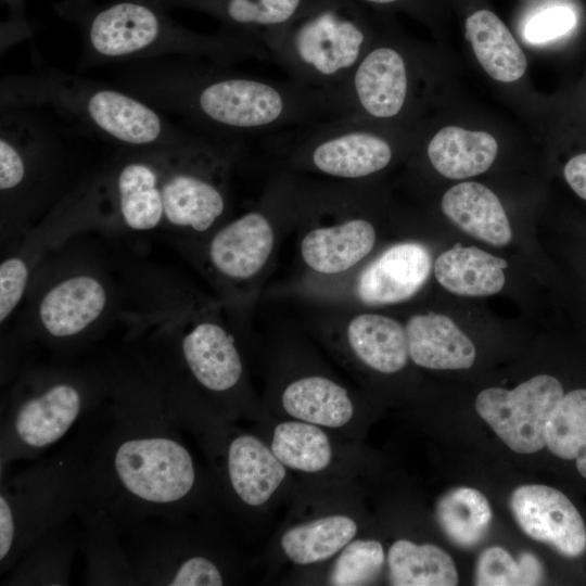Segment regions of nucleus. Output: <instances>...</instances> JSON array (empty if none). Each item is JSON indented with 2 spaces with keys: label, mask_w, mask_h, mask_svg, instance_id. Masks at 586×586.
Listing matches in <instances>:
<instances>
[{
  "label": "nucleus",
  "mask_w": 586,
  "mask_h": 586,
  "mask_svg": "<svg viewBox=\"0 0 586 586\" xmlns=\"http://www.w3.org/2000/svg\"><path fill=\"white\" fill-rule=\"evenodd\" d=\"M101 405L99 434H79L88 472L84 509L110 517L120 534L151 517L188 512L198 469L161 383L112 382Z\"/></svg>",
  "instance_id": "f257e3e1"
},
{
  "label": "nucleus",
  "mask_w": 586,
  "mask_h": 586,
  "mask_svg": "<svg viewBox=\"0 0 586 586\" xmlns=\"http://www.w3.org/2000/svg\"><path fill=\"white\" fill-rule=\"evenodd\" d=\"M110 82L217 141L307 127L342 115L333 92L188 56L115 64Z\"/></svg>",
  "instance_id": "f03ea898"
},
{
  "label": "nucleus",
  "mask_w": 586,
  "mask_h": 586,
  "mask_svg": "<svg viewBox=\"0 0 586 586\" xmlns=\"http://www.w3.org/2000/svg\"><path fill=\"white\" fill-rule=\"evenodd\" d=\"M53 7L55 14L78 28L80 68L163 56L195 58L222 65L271 59L269 50L257 41L187 29L154 0H62Z\"/></svg>",
  "instance_id": "7ed1b4c3"
},
{
  "label": "nucleus",
  "mask_w": 586,
  "mask_h": 586,
  "mask_svg": "<svg viewBox=\"0 0 586 586\" xmlns=\"http://www.w3.org/2000/svg\"><path fill=\"white\" fill-rule=\"evenodd\" d=\"M0 106L44 107L72 122L82 135L97 137L120 150L171 148L198 136L109 81L56 68L4 76L0 84Z\"/></svg>",
  "instance_id": "20e7f679"
},
{
  "label": "nucleus",
  "mask_w": 586,
  "mask_h": 586,
  "mask_svg": "<svg viewBox=\"0 0 586 586\" xmlns=\"http://www.w3.org/2000/svg\"><path fill=\"white\" fill-rule=\"evenodd\" d=\"M88 495L86 449L80 437L34 462L0 485V574L55 525L76 517Z\"/></svg>",
  "instance_id": "39448f33"
},
{
  "label": "nucleus",
  "mask_w": 586,
  "mask_h": 586,
  "mask_svg": "<svg viewBox=\"0 0 586 586\" xmlns=\"http://www.w3.org/2000/svg\"><path fill=\"white\" fill-rule=\"evenodd\" d=\"M110 383L67 373L28 377L1 410L0 476L17 460L35 459L99 406Z\"/></svg>",
  "instance_id": "423d86ee"
},
{
  "label": "nucleus",
  "mask_w": 586,
  "mask_h": 586,
  "mask_svg": "<svg viewBox=\"0 0 586 586\" xmlns=\"http://www.w3.org/2000/svg\"><path fill=\"white\" fill-rule=\"evenodd\" d=\"M370 46L365 29L355 20L324 9L286 27L270 55L293 81L340 98Z\"/></svg>",
  "instance_id": "0eeeda50"
},
{
  "label": "nucleus",
  "mask_w": 586,
  "mask_h": 586,
  "mask_svg": "<svg viewBox=\"0 0 586 586\" xmlns=\"http://www.w3.org/2000/svg\"><path fill=\"white\" fill-rule=\"evenodd\" d=\"M292 156L322 175L359 180L386 168L394 148L371 122L336 116L307 126Z\"/></svg>",
  "instance_id": "6e6552de"
},
{
  "label": "nucleus",
  "mask_w": 586,
  "mask_h": 586,
  "mask_svg": "<svg viewBox=\"0 0 586 586\" xmlns=\"http://www.w3.org/2000/svg\"><path fill=\"white\" fill-rule=\"evenodd\" d=\"M562 397L560 382L551 375L539 374L512 390L482 391L475 408L510 449L533 454L546 445L547 424Z\"/></svg>",
  "instance_id": "1a4fd4ad"
},
{
  "label": "nucleus",
  "mask_w": 586,
  "mask_h": 586,
  "mask_svg": "<svg viewBox=\"0 0 586 586\" xmlns=\"http://www.w3.org/2000/svg\"><path fill=\"white\" fill-rule=\"evenodd\" d=\"M409 85L403 53L392 46H370L340 91L342 115L371 123L395 118L407 105Z\"/></svg>",
  "instance_id": "9d476101"
},
{
  "label": "nucleus",
  "mask_w": 586,
  "mask_h": 586,
  "mask_svg": "<svg viewBox=\"0 0 586 586\" xmlns=\"http://www.w3.org/2000/svg\"><path fill=\"white\" fill-rule=\"evenodd\" d=\"M512 514L522 531L565 557H578L586 549V526L569 498L556 488L522 485L510 497Z\"/></svg>",
  "instance_id": "9b49d317"
},
{
  "label": "nucleus",
  "mask_w": 586,
  "mask_h": 586,
  "mask_svg": "<svg viewBox=\"0 0 586 586\" xmlns=\"http://www.w3.org/2000/svg\"><path fill=\"white\" fill-rule=\"evenodd\" d=\"M431 268V255L423 244H394L360 272L356 295L369 306L402 303L419 292L426 282Z\"/></svg>",
  "instance_id": "f8f14e48"
},
{
  "label": "nucleus",
  "mask_w": 586,
  "mask_h": 586,
  "mask_svg": "<svg viewBox=\"0 0 586 586\" xmlns=\"http://www.w3.org/2000/svg\"><path fill=\"white\" fill-rule=\"evenodd\" d=\"M275 244L273 227L263 211H251L222 227L208 246L211 263L227 278L245 280L267 263Z\"/></svg>",
  "instance_id": "ddd939ff"
},
{
  "label": "nucleus",
  "mask_w": 586,
  "mask_h": 586,
  "mask_svg": "<svg viewBox=\"0 0 586 586\" xmlns=\"http://www.w3.org/2000/svg\"><path fill=\"white\" fill-rule=\"evenodd\" d=\"M74 518V517H73ZM73 518L33 540L3 574L2 586H65L81 545Z\"/></svg>",
  "instance_id": "4468645a"
},
{
  "label": "nucleus",
  "mask_w": 586,
  "mask_h": 586,
  "mask_svg": "<svg viewBox=\"0 0 586 586\" xmlns=\"http://www.w3.org/2000/svg\"><path fill=\"white\" fill-rule=\"evenodd\" d=\"M166 10L196 8L217 15L229 29L265 46L269 52L300 11L302 0H154Z\"/></svg>",
  "instance_id": "2eb2a0df"
},
{
  "label": "nucleus",
  "mask_w": 586,
  "mask_h": 586,
  "mask_svg": "<svg viewBox=\"0 0 586 586\" xmlns=\"http://www.w3.org/2000/svg\"><path fill=\"white\" fill-rule=\"evenodd\" d=\"M180 351L189 372L205 390L225 393L240 382V354L232 336L219 324L198 323L182 337Z\"/></svg>",
  "instance_id": "dca6fc26"
},
{
  "label": "nucleus",
  "mask_w": 586,
  "mask_h": 586,
  "mask_svg": "<svg viewBox=\"0 0 586 586\" xmlns=\"http://www.w3.org/2000/svg\"><path fill=\"white\" fill-rule=\"evenodd\" d=\"M285 466L260 440L239 434L227 442L225 469L229 486L244 505L265 504L285 476Z\"/></svg>",
  "instance_id": "f3484780"
},
{
  "label": "nucleus",
  "mask_w": 586,
  "mask_h": 586,
  "mask_svg": "<svg viewBox=\"0 0 586 586\" xmlns=\"http://www.w3.org/2000/svg\"><path fill=\"white\" fill-rule=\"evenodd\" d=\"M105 305L106 291L97 278L72 276L52 286L42 297L40 323L53 337L75 336L102 314Z\"/></svg>",
  "instance_id": "a211bd4d"
},
{
  "label": "nucleus",
  "mask_w": 586,
  "mask_h": 586,
  "mask_svg": "<svg viewBox=\"0 0 586 586\" xmlns=\"http://www.w3.org/2000/svg\"><path fill=\"white\" fill-rule=\"evenodd\" d=\"M405 329L409 357L420 367L434 370L468 369L475 360L473 343L445 315H413Z\"/></svg>",
  "instance_id": "6ab92c4d"
},
{
  "label": "nucleus",
  "mask_w": 586,
  "mask_h": 586,
  "mask_svg": "<svg viewBox=\"0 0 586 586\" xmlns=\"http://www.w3.org/2000/svg\"><path fill=\"white\" fill-rule=\"evenodd\" d=\"M377 233L364 218H351L308 231L301 242L304 263L314 271L335 275L348 270L373 249Z\"/></svg>",
  "instance_id": "aec40b11"
},
{
  "label": "nucleus",
  "mask_w": 586,
  "mask_h": 586,
  "mask_svg": "<svg viewBox=\"0 0 586 586\" xmlns=\"http://www.w3.org/2000/svg\"><path fill=\"white\" fill-rule=\"evenodd\" d=\"M76 517L81 526L80 551L86 560L84 584L136 586L120 531L114 521L103 512L90 509H82Z\"/></svg>",
  "instance_id": "412c9836"
},
{
  "label": "nucleus",
  "mask_w": 586,
  "mask_h": 586,
  "mask_svg": "<svg viewBox=\"0 0 586 586\" xmlns=\"http://www.w3.org/2000/svg\"><path fill=\"white\" fill-rule=\"evenodd\" d=\"M443 213L462 231L494 246H505L512 229L498 196L486 186L467 181L449 188L441 201Z\"/></svg>",
  "instance_id": "4be33fe9"
},
{
  "label": "nucleus",
  "mask_w": 586,
  "mask_h": 586,
  "mask_svg": "<svg viewBox=\"0 0 586 586\" xmlns=\"http://www.w3.org/2000/svg\"><path fill=\"white\" fill-rule=\"evenodd\" d=\"M508 263L476 246L456 243L434 262L437 282L447 291L461 296H488L505 285L504 269Z\"/></svg>",
  "instance_id": "5701e85b"
},
{
  "label": "nucleus",
  "mask_w": 586,
  "mask_h": 586,
  "mask_svg": "<svg viewBox=\"0 0 586 586\" xmlns=\"http://www.w3.org/2000/svg\"><path fill=\"white\" fill-rule=\"evenodd\" d=\"M497 152V141L491 133L457 126L440 129L426 146L431 165L449 179H464L486 171Z\"/></svg>",
  "instance_id": "b1692460"
},
{
  "label": "nucleus",
  "mask_w": 586,
  "mask_h": 586,
  "mask_svg": "<svg viewBox=\"0 0 586 586\" xmlns=\"http://www.w3.org/2000/svg\"><path fill=\"white\" fill-rule=\"evenodd\" d=\"M346 336L356 357L378 372L395 373L407 365L406 329L391 317L359 314L349 320Z\"/></svg>",
  "instance_id": "393cba45"
},
{
  "label": "nucleus",
  "mask_w": 586,
  "mask_h": 586,
  "mask_svg": "<svg viewBox=\"0 0 586 586\" xmlns=\"http://www.w3.org/2000/svg\"><path fill=\"white\" fill-rule=\"evenodd\" d=\"M466 37L473 52L495 80L512 82L526 71V56L501 20L488 10H480L466 21Z\"/></svg>",
  "instance_id": "a878e982"
},
{
  "label": "nucleus",
  "mask_w": 586,
  "mask_h": 586,
  "mask_svg": "<svg viewBox=\"0 0 586 586\" xmlns=\"http://www.w3.org/2000/svg\"><path fill=\"white\" fill-rule=\"evenodd\" d=\"M282 406L292 417L329 428H340L353 417L347 391L334 381L310 375L290 383L282 394Z\"/></svg>",
  "instance_id": "bb28decb"
},
{
  "label": "nucleus",
  "mask_w": 586,
  "mask_h": 586,
  "mask_svg": "<svg viewBox=\"0 0 586 586\" xmlns=\"http://www.w3.org/2000/svg\"><path fill=\"white\" fill-rule=\"evenodd\" d=\"M390 581L396 586H454L458 575L451 557L431 544L396 540L388 550Z\"/></svg>",
  "instance_id": "cd10ccee"
},
{
  "label": "nucleus",
  "mask_w": 586,
  "mask_h": 586,
  "mask_svg": "<svg viewBox=\"0 0 586 586\" xmlns=\"http://www.w3.org/2000/svg\"><path fill=\"white\" fill-rule=\"evenodd\" d=\"M356 533L357 525L352 518L333 514L288 530L281 538V547L292 562L313 564L334 556Z\"/></svg>",
  "instance_id": "c85d7f7f"
},
{
  "label": "nucleus",
  "mask_w": 586,
  "mask_h": 586,
  "mask_svg": "<svg viewBox=\"0 0 586 586\" xmlns=\"http://www.w3.org/2000/svg\"><path fill=\"white\" fill-rule=\"evenodd\" d=\"M436 519L450 542L461 548H472L485 537L492 521V509L486 497L477 489L458 487L440 499Z\"/></svg>",
  "instance_id": "c756f323"
},
{
  "label": "nucleus",
  "mask_w": 586,
  "mask_h": 586,
  "mask_svg": "<svg viewBox=\"0 0 586 586\" xmlns=\"http://www.w3.org/2000/svg\"><path fill=\"white\" fill-rule=\"evenodd\" d=\"M271 450L285 466L304 472L326 469L332 458L327 434L316 424L286 421L273 431Z\"/></svg>",
  "instance_id": "7c9ffc66"
},
{
  "label": "nucleus",
  "mask_w": 586,
  "mask_h": 586,
  "mask_svg": "<svg viewBox=\"0 0 586 586\" xmlns=\"http://www.w3.org/2000/svg\"><path fill=\"white\" fill-rule=\"evenodd\" d=\"M546 445L559 458L576 459L579 474L586 479V390L563 395L546 429Z\"/></svg>",
  "instance_id": "2f4dec72"
},
{
  "label": "nucleus",
  "mask_w": 586,
  "mask_h": 586,
  "mask_svg": "<svg viewBox=\"0 0 586 586\" xmlns=\"http://www.w3.org/2000/svg\"><path fill=\"white\" fill-rule=\"evenodd\" d=\"M384 550L374 539L351 540L337 557L330 584L335 586L367 585L375 581L384 564Z\"/></svg>",
  "instance_id": "473e14b6"
},
{
  "label": "nucleus",
  "mask_w": 586,
  "mask_h": 586,
  "mask_svg": "<svg viewBox=\"0 0 586 586\" xmlns=\"http://www.w3.org/2000/svg\"><path fill=\"white\" fill-rule=\"evenodd\" d=\"M578 25V12L569 2L553 4L533 16L524 35L532 43H544L572 34Z\"/></svg>",
  "instance_id": "72a5a7b5"
},
{
  "label": "nucleus",
  "mask_w": 586,
  "mask_h": 586,
  "mask_svg": "<svg viewBox=\"0 0 586 586\" xmlns=\"http://www.w3.org/2000/svg\"><path fill=\"white\" fill-rule=\"evenodd\" d=\"M475 584L480 586L519 585V563L501 547H489L479 557Z\"/></svg>",
  "instance_id": "f704fd0d"
},
{
  "label": "nucleus",
  "mask_w": 586,
  "mask_h": 586,
  "mask_svg": "<svg viewBox=\"0 0 586 586\" xmlns=\"http://www.w3.org/2000/svg\"><path fill=\"white\" fill-rule=\"evenodd\" d=\"M29 277L24 259L10 257L0 266V321L3 323L23 297Z\"/></svg>",
  "instance_id": "c9c22d12"
},
{
  "label": "nucleus",
  "mask_w": 586,
  "mask_h": 586,
  "mask_svg": "<svg viewBox=\"0 0 586 586\" xmlns=\"http://www.w3.org/2000/svg\"><path fill=\"white\" fill-rule=\"evenodd\" d=\"M27 0H1L7 10V16L1 23V54L14 44L28 39L34 33L31 23L26 17L25 3Z\"/></svg>",
  "instance_id": "e433bc0d"
},
{
  "label": "nucleus",
  "mask_w": 586,
  "mask_h": 586,
  "mask_svg": "<svg viewBox=\"0 0 586 586\" xmlns=\"http://www.w3.org/2000/svg\"><path fill=\"white\" fill-rule=\"evenodd\" d=\"M563 176L570 188L586 201V152L572 156L565 163Z\"/></svg>",
  "instance_id": "4c0bfd02"
},
{
  "label": "nucleus",
  "mask_w": 586,
  "mask_h": 586,
  "mask_svg": "<svg viewBox=\"0 0 586 586\" xmlns=\"http://www.w3.org/2000/svg\"><path fill=\"white\" fill-rule=\"evenodd\" d=\"M518 563L520 586L540 584L544 578V568L535 555L523 552L519 556Z\"/></svg>",
  "instance_id": "58836bf2"
},
{
  "label": "nucleus",
  "mask_w": 586,
  "mask_h": 586,
  "mask_svg": "<svg viewBox=\"0 0 586 586\" xmlns=\"http://www.w3.org/2000/svg\"><path fill=\"white\" fill-rule=\"evenodd\" d=\"M364 1H367L370 3H377V4H387V3L397 2L399 0H364Z\"/></svg>",
  "instance_id": "ea45409f"
}]
</instances>
